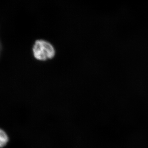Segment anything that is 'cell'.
Wrapping results in <instances>:
<instances>
[{"mask_svg": "<svg viewBox=\"0 0 148 148\" xmlns=\"http://www.w3.org/2000/svg\"><path fill=\"white\" fill-rule=\"evenodd\" d=\"M32 50L34 58L40 61H46L52 59L55 55V49L53 45L45 40H36Z\"/></svg>", "mask_w": 148, "mask_h": 148, "instance_id": "1", "label": "cell"}, {"mask_svg": "<svg viewBox=\"0 0 148 148\" xmlns=\"http://www.w3.org/2000/svg\"><path fill=\"white\" fill-rule=\"evenodd\" d=\"M8 140L7 134L3 130L1 129L0 131V146L1 148L6 146L8 143Z\"/></svg>", "mask_w": 148, "mask_h": 148, "instance_id": "2", "label": "cell"}]
</instances>
